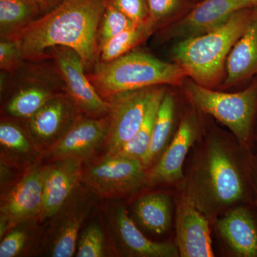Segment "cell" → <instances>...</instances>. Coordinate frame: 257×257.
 <instances>
[{
  "mask_svg": "<svg viewBox=\"0 0 257 257\" xmlns=\"http://www.w3.org/2000/svg\"><path fill=\"white\" fill-rule=\"evenodd\" d=\"M109 0H62L52 11L33 20L8 40L18 45L23 60L43 57L47 49L67 47L84 66L94 64L101 19Z\"/></svg>",
  "mask_w": 257,
  "mask_h": 257,
  "instance_id": "6da1fadb",
  "label": "cell"
},
{
  "mask_svg": "<svg viewBox=\"0 0 257 257\" xmlns=\"http://www.w3.org/2000/svg\"><path fill=\"white\" fill-rule=\"evenodd\" d=\"M199 146L189 165L182 195L210 220L246 197L249 172L234 145L226 140L211 136Z\"/></svg>",
  "mask_w": 257,
  "mask_h": 257,
  "instance_id": "7a4b0ae2",
  "label": "cell"
},
{
  "mask_svg": "<svg viewBox=\"0 0 257 257\" xmlns=\"http://www.w3.org/2000/svg\"><path fill=\"white\" fill-rule=\"evenodd\" d=\"M248 9L236 12L210 31L181 40L172 51L174 60L193 81L209 87L222 74L231 49L251 18Z\"/></svg>",
  "mask_w": 257,
  "mask_h": 257,
  "instance_id": "3957f363",
  "label": "cell"
},
{
  "mask_svg": "<svg viewBox=\"0 0 257 257\" xmlns=\"http://www.w3.org/2000/svg\"><path fill=\"white\" fill-rule=\"evenodd\" d=\"M177 63H169L143 52H128L96 65L89 80L102 98L163 84H179L187 76Z\"/></svg>",
  "mask_w": 257,
  "mask_h": 257,
  "instance_id": "277c9868",
  "label": "cell"
},
{
  "mask_svg": "<svg viewBox=\"0 0 257 257\" xmlns=\"http://www.w3.org/2000/svg\"><path fill=\"white\" fill-rule=\"evenodd\" d=\"M184 91L199 110L227 126L240 143H247L256 110V84L241 92L226 93L212 90L193 81L184 84Z\"/></svg>",
  "mask_w": 257,
  "mask_h": 257,
  "instance_id": "5b68a950",
  "label": "cell"
},
{
  "mask_svg": "<svg viewBox=\"0 0 257 257\" xmlns=\"http://www.w3.org/2000/svg\"><path fill=\"white\" fill-rule=\"evenodd\" d=\"M146 170L141 160L106 153L84 170L83 181L99 197H118L135 192L146 183Z\"/></svg>",
  "mask_w": 257,
  "mask_h": 257,
  "instance_id": "8992f818",
  "label": "cell"
},
{
  "mask_svg": "<svg viewBox=\"0 0 257 257\" xmlns=\"http://www.w3.org/2000/svg\"><path fill=\"white\" fill-rule=\"evenodd\" d=\"M158 87L130 91L111 97L109 128L104 143L106 153H116L135 137Z\"/></svg>",
  "mask_w": 257,
  "mask_h": 257,
  "instance_id": "52a82bcc",
  "label": "cell"
},
{
  "mask_svg": "<svg viewBox=\"0 0 257 257\" xmlns=\"http://www.w3.org/2000/svg\"><path fill=\"white\" fill-rule=\"evenodd\" d=\"M43 168L28 172L2 201L0 236L27 221L40 217L43 205Z\"/></svg>",
  "mask_w": 257,
  "mask_h": 257,
  "instance_id": "ba28073f",
  "label": "cell"
},
{
  "mask_svg": "<svg viewBox=\"0 0 257 257\" xmlns=\"http://www.w3.org/2000/svg\"><path fill=\"white\" fill-rule=\"evenodd\" d=\"M53 52L74 104L91 117H104L109 114L110 102L103 99L86 77L79 54L67 47H53Z\"/></svg>",
  "mask_w": 257,
  "mask_h": 257,
  "instance_id": "9c48e42d",
  "label": "cell"
},
{
  "mask_svg": "<svg viewBox=\"0 0 257 257\" xmlns=\"http://www.w3.org/2000/svg\"><path fill=\"white\" fill-rule=\"evenodd\" d=\"M83 160L64 159L44 167L43 205L39 219L54 217L76 195L83 181Z\"/></svg>",
  "mask_w": 257,
  "mask_h": 257,
  "instance_id": "30bf717a",
  "label": "cell"
},
{
  "mask_svg": "<svg viewBox=\"0 0 257 257\" xmlns=\"http://www.w3.org/2000/svg\"><path fill=\"white\" fill-rule=\"evenodd\" d=\"M109 117H80L47 150L49 162L64 159L84 160L105 141Z\"/></svg>",
  "mask_w": 257,
  "mask_h": 257,
  "instance_id": "8fae6325",
  "label": "cell"
},
{
  "mask_svg": "<svg viewBox=\"0 0 257 257\" xmlns=\"http://www.w3.org/2000/svg\"><path fill=\"white\" fill-rule=\"evenodd\" d=\"M255 8L254 0H204L184 18L167 29V39L202 35L222 25L240 10Z\"/></svg>",
  "mask_w": 257,
  "mask_h": 257,
  "instance_id": "7c38bea8",
  "label": "cell"
},
{
  "mask_svg": "<svg viewBox=\"0 0 257 257\" xmlns=\"http://www.w3.org/2000/svg\"><path fill=\"white\" fill-rule=\"evenodd\" d=\"M176 232L179 256H214L209 219L184 195L177 200Z\"/></svg>",
  "mask_w": 257,
  "mask_h": 257,
  "instance_id": "4fadbf2b",
  "label": "cell"
},
{
  "mask_svg": "<svg viewBox=\"0 0 257 257\" xmlns=\"http://www.w3.org/2000/svg\"><path fill=\"white\" fill-rule=\"evenodd\" d=\"M197 122L192 115L185 116L162 156L147 173L151 185L173 184L184 179V165L191 147L197 140Z\"/></svg>",
  "mask_w": 257,
  "mask_h": 257,
  "instance_id": "5bb4252c",
  "label": "cell"
},
{
  "mask_svg": "<svg viewBox=\"0 0 257 257\" xmlns=\"http://www.w3.org/2000/svg\"><path fill=\"white\" fill-rule=\"evenodd\" d=\"M216 226L235 256L257 257V223L251 211L232 208L217 219Z\"/></svg>",
  "mask_w": 257,
  "mask_h": 257,
  "instance_id": "9a60e30c",
  "label": "cell"
},
{
  "mask_svg": "<svg viewBox=\"0 0 257 257\" xmlns=\"http://www.w3.org/2000/svg\"><path fill=\"white\" fill-rule=\"evenodd\" d=\"M60 211L51 234L50 254L53 257H71L76 252L79 230L89 211V202L72 199Z\"/></svg>",
  "mask_w": 257,
  "mask_h": 257,
  "instance_id": "2e32d148",
  "label": "cell"
},
{
  "mask_svg": "<svg viewBox=\"0 0 257 257\" xmlns=\"http://www.w3.org/2000/svg\"><path fill=\"white\" fill-rule=\"evenodd\" d=\"M113 225L118 237L124 248L135 256L143 257L179 256L177 244L156 242L147 239L128 215L124 207L114 210Z\"/></svg>",
  "mask_w": 257,
  "mask_h": 257,
  "instance_id": "e0dca14e",
  "label": "cell"
},
{
  "mask_svg": "<svg viewBox=\"0 0 257 257\" xmlns=\"http://www.w3.org/2000/svg\"><path fill=\"white\" fill-rule=\"evenodd\" d=\"M226 85L236 84L257 73V8L226 62Z\"/></svg>",
  "mask_w": 257,
  "mask_h": 257,
  "instance_id": "ac0fdd59",
  "label": "cell"
},
{
  "mask_svg": "<svg viewBox=\"0 0 257 257\" xmlns=\"http://www.w3.org/2000/svg\"><path fill=\"white\" fill-rule=\"evenodd\" d=\"M69 104L62 95H55L30 119V130L41 143L55 140L65 126Z\"/></svg>",
  "mask_w": 257,
  "mask_h": 257,
  "instance_id": "d6986e66",
  "label": "cell"
},
{
  "mask_svg": "<svg viewBox=\"0 0 257 257\" xmlns=\"http://www.w3.org/2000/svg\"><path fill=\"white\" fill-rule=\"evenodd\" d=\"M172 206L170 197L162 193L143 196L137 201L134 212L138 222L150 232L162 234L172 224Z\"/></svg>",
  "mask_w": 257,
  "mask_h": 257,
  "instance_id": "ffe728a7",
  "label": "cell"
},
{
  "mask_svg": "<svg viewBox=\"0 0 257 257\" xmlns=\"http://www.w3.org/2000/svg\"><path fill=\"white\" fill-rule=\"evenodd\" d=\"M175 102L170 92L165 93L157 111L151 143L142 162L147 168L156 163L169 145L175 120Z\"/></svg>",
  "mask_w": 257,
  "mask_h": 257,
  "instance_id": "44dd1931",
  "label": "cell"
},
{
  "mask_svg": "<svg viewBox=\"0 0 257 257\" xmlns=\"http://www.w3.org/2000/svg\"><path fill=\"white\" fill-rule=\"evenodd\" d=\"M40 9L30 0H0V34L10 39L36 20Z\"/></svg>",
  "mask_w": 257,
  "mask_h": 257,
  "instance_id": "7402d4cb",
  "label": "cell"
},
{
  "mask_svg": "<svg viewBox=\"0 0 257 257\" xmlns=\"http://www.w3.org/2000/svg\"><path fill=\"white\" fill-rule=\"evenodd\" d=\"M165 93L164 88L157 87L156 92L149 104L145 120L139 128L138 133L116 153L141 161L143 160L151 143L157 111Z\"/></svg>",
  "mask_w": 257,
  "mask_h": 257,
  "instance_id": "603a6c76",
  "label": "cell"
},
{
  "mask_svg": "<svg viewBox=\"0 0 257 257\" xmlns=\"http://www.w3.org/2000/svg\"><path fill=\"white\" fill-rule=\"evenodd\" d=\"M157 25L148 19L145 23L113 37L101 47L99 52H101V62H110L128 53L134 47L147 40L153 33Z\"/></svg>",
  "mask_w": 257,
  "mask_h": 257,
  "instance_id": "cb8c5ba5",
  "label": "cell"
},
{
  "mask_svg": "<svg viewBox=\"0 0 257 257\" xmlns=\"http://www.w3.org/2000/svg\"><path fill=\"white\" fill-rule=\"evenodd\" d=\"M52 92L39 86L23 88L8 102L7 111L18 118H30L52 99Z\"/></svg>",
  "mask_w": 257,
  "mask_h": 257,
  "instance_id": "d4e9b609",
  "label": "cell"
},
{
  "mask_svg": "<svg viewBox=\"0 0 257 257\" xmlns=\"http://www.w3.org/2000/svg\"><path fill=\"white\" fill-rule=\"evenodd\" d=\"M136 25H138L134 23L127 17L109 3L103 15L99 27V48L113 37L133 28Z\"/></svg>",
  "mask_w": 257,
  "mask_h": 257,
  "instance_id": "484cf974",
  "label": "cell"
},
{
  "mask_svg": "<svg viewBox=\"0 0 257 257\" xmlns=\"http://www.w3.org/2000/svg\"><path fill=\"white\" fill-rule=\"evenodd\" d=\"M77 243V256H105V236L102 228L97 223L88 225L83 230Z\"/></svg>",
  "mask_w": 257,
  "mask_h": 257,
  "instance_id": "4316f807",
  "label": "cell"
},
{
  "mask_svg": "<svg viewBox=\"0 0 257 257\" xmlns=\"http://www.w3.org/2000/svg\"><path fill=\"white\" fill-rule=\"evenodd\" d=\"M0 143L3 148L17 153H28L32 149L25 133L9 122H2L0 125Z\"/></svg>",
  "mask_w": 257,
  "mask_h": 257,
  "instance_id": "83f0119b",
  "label": "cell"
},
{
  "mask_svg": "<svg viewBox=\"0 0 257 257\" xmlns=\"http://www.w3.org/2000/svg\"><path fill=\"white\" fill-rule=\"evenodd\" d=\"M20 225L10 230L0 243V257H15L20 254L29 240L28 231Z\"/></svg>",
  "mask_w": 257,
  "mask_h": 257,
  "instance_id": "f1b7e54d",
  "label": "cell"
},
{
  "mask_svg": "<svg viewBox=\"0 0 257 257\" xmlns=\"http://www.w3.org/2000/svg\"><path fill=\"white\" fill-rule=\"evenodd\" d=\"M109 3L137 25L149 19L147 0H109Z\"/></svg>",
  "mask_w": 257,
  "mask_h": 257,
  "instance_id": "f546056e",
  "label": "cell"
},
{
  "mask_svg": "<svg viewBox=\"0 0 257 257\" xmlns=\"http://www.w3.org/2000/svg\"><path fill=\"white\" fill-rule=\"evenodd\" d=\"M24 60L18 45L13 40L3 39L0 42V67L3 70L11 71L18 68Z\"/></svg>",
  "mask_w": 257,
  "mask_h": 257,
  "instance_id": "4dcf8cb0",
  "label": "cell"
},
{
  "mask_svg": "<svg viewBox=\"0 0 257 257\" xmlns=\"http://www.w3.org/2000/svg\"><path fill=\"white\" fill-rule=\"evenodd\" d=\"M149 19L155 25L175 14L180 7V0H147Z\"/></svg>",
  "mask_w": 257,
  "mask_h": 257,
  "instance_id": "1f68e13d",
  "label": "cell"
},
{
  "mask_svg": "<svg viewBox=\"0 0 257 257\" xmlns=\"http://www.w3.org/2000/svg\"><path fill=\"white\" fill-rule=\"evenodd\" d=\"M248 172L251 183L257 194V156L253 157L248 164Z\"/></svg>",
  "mask_w": 257,
  "mask_h": 257,
  "instance_id": "d6a6232c",
  "label": "cell"
},
{
  "mask_svg": "<svg viewBox=\"0 0 257 257\" xmlns=\"http://www.w3.org/2000/svg\"><path fill=\"white\" fill-rule=\"evenodd\" d=\"M30 1L35 3L40 9L43 10L52 5L57 6L62 0H30Z\"/></svg>",
  "mask_w": 257,
  "mask_h": 257,
  "instance_id": "836d02e7",
  "label": "cell"
},
{
  "mask_svg": "<svg viewBox=\"0 0 257 257\" xmlns=\"http://www.w3.org/2000/svg\"><path fill=\"white\" fill-rule=\"evenodd\" d=\"M255 1V8H257V0H254Z\"/></svg>",
  "mask_w": 257,
  "mask_h": 257,
  "instance_id": "e575fe53",
  "label": "cell"
}]
</instances>
